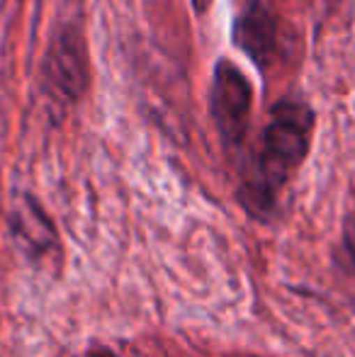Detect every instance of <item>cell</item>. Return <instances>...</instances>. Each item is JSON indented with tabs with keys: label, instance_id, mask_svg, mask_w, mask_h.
Segmentation results:
<instances>
[{
	"label": "cell",
	"instance_id": "cell-1",
	"mask_svg": "<svg viewBox=\"0 0 355 357\" xmlns=\"http://www.w3.org/2000/svg\"><path fill=\"white\" fill-rule=\"evenodd\" d=\"M314 112L302 100L285 98L270 109L253 165L243 175L236 199L248 216L270 221L278 209V195L309 153Z\"/></svg>",
	"mask_w": 355,
	"mask_h": 357
},
{
	"label": "cell",
	"instance_id": "cell-2",
	"mask_svg": "<svg viewBox=\"0 0 355 357\" xmlns=\"http://www.w3.org/2000/svg\"><path fill=\"white\" fill-rule=\"evenodd\" d=\"M44 88L59 102H78L90 85V54L83 22L63 17L54 24L42 61Z\"/></svg>",
	"mask_w": 355,
	"mask_h": 357
},
{
	"label": "cell",
	"instance_id": "cell-3",
	"mask_svg": "<svg viewBox=\"0 0 355 357\" xmlns=\"http://www.w3.org/2000/svg\"><path fill=\"white\" fill-rule=\"evenodd\" d=\"M253 109L251 80L243 75L236 63L229 59H219L214 66L212 95H209V112L214 127L227 146H239L246 137L248 119Z\"/></svg>",
	"mask_w": 355,
	"mask_h": 357
},
{
	"label": "cell",
	"instance_id": "cell-4",
	"mask_svg": "<svg viewBox=\"0 0 355 357\" xmlns=\"http://www.w3.org/2000/svg\"><path fill=\"white\" fill-rule=\"evenodd\" d=\"M234 44L261 71L273 63L278 54V22L261 3H251L234 24Z\"/></svg>",
	"mask_w": 355,
	"mask_h": 357
},
{
	"label": "cell",
	"instance_id": "cell-5",
	"mask_svg": "<svg viewBox=\"0 0 355 357\" xmlns=\"http://www.w3.org/2000/svg\"><path fill=\"white\" fill-rule=\"evenodd\" d=\"M10 231L24 255L32 260H39L44 255L54 253L59 248V234L54 229L52 219L42 209V204L32 195H22L17 207L10 214Z\"/></svg>",
	"mask_w": 355,
	"mask_h": 357
},
{
	"label": "cell",
	"instance_id": "cell-6",
	"mask_svg": "<svg viewBox=\"0 0 355 357\" xmlns=\"http://www.w3.org/2000/svg\"><path fill=\"white\" fill-rule=\"evenodd\" d=\"M343 253H346L348 265L355 275V219H348L343 226Z\"/></svg>",
	"mask_w": 355,
	"mask_h": 357
},
{
	"label": "cell",
	"instance_id": "cell-7",
	"mask_svg": "<svg viewBox=\"0 0 355 357\" xmlns=\"http://www.w3.org/2000/svg\"><path fill=\"white\" fill-rule=\"evenodd\" d=\"M86 357H119L117 353H114L109 345L105 343H93L90 348L86 350Z\"/></svg>",
	"mask_w": 355,
	"mask_h": 357
},
{
	"label": "cell",
	"instance_id": "cell-8",
	"mask_svg": "<svg viewBox=\"0 0 355 357\" xmlns=\"http://www.w3.org/2000/svg\"><path fill=\"white\" fill-rule=\"evenodd\" d=\"M209 5H212V0H192V10L197 15H204L209 10Z\"/></svg>",
	"mask_w": 355,
	"mask_h": 357
},
{
	"label": "cell",
	"instance_id": "cell-9",
	"mask_svg": "<svg viewBox=\"0 0 355 357\" xmlns=\"http://www.w3.org/2000/svg\"><path fill=\"white\" fill-rule=\"evenodd\" d=\"M59 357H73V355H59Z\"/></svg>",
	"mask_w": 355,
	"mask_h": 357
}]
</instances>
